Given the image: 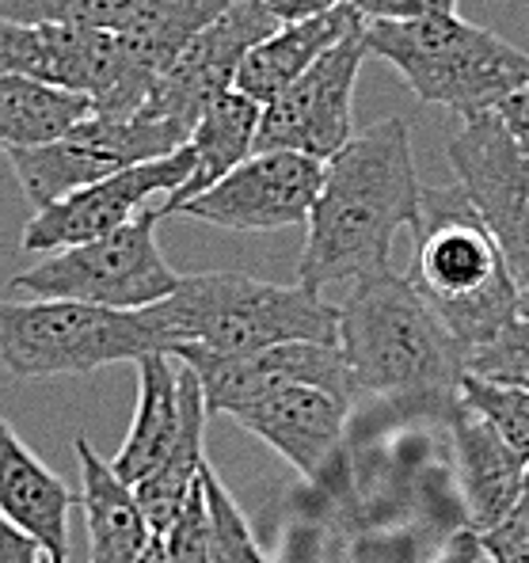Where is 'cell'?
<instances>
[{
	"label": "cell",
	"instance_id": "6da1fadb",
	"mask_svg": "<svg viewBox=\"0 0 529 563\" xmlns=\"http://www.w3.org/2000/svg\"><path fill=\"white\" fill-rule=\"evenodd\" d=\"M419 198L411 130L400 114L354 134L324 161V179L305 221L297 286L324 297V289H351L385 271L396 233L419 221Z\"/></svg>",
	"mask_w": 529,
	"mask_h": 563
},
{
	"label": "cell",
	"instance_id": "7a4b0ae2",
	"mask_svg": "<svg viewBox=\"0 0 529 563\" xmlns=\"http://www.w3.org/2000/svg\"><path fill=\"white\" fill-rule=\"evenodd\" d=\"M339 351L354 396L450 419L461 408L469 351L393 267L354 282L339 305Z\"/></svg>",
	"mask_w": 529,
	"mask_h": 563
},
{
	"label": "cell",
	"instance_id": "3957f363",
	"mask_svg": "<svg viewBox=\"0 0 529 563\" xmlns=\"http://www.w3.org/2000/svg\"><path fill=\"white\" fill-rule=\"evenodd\" d=\"M408 278L423 305L469 354L522 317L515 278L481 213L453 187H423Z\"/></svg>",
	"mask_w": 529,
	"mask_h": 563
},
{
	"label": "cell",
	"instance_id": "277c9868",
	"mask_svg": "<svg viewBox=\"0 0 529 563\" xmlns=\"http://www.w3.org/2000/svg\"><path fill=\"white\" fill-rule=\"evenodd\" d=\"M153 312L176 346H198L221 358L278 343H339L335 305L305 286H278L244 271L179 275Z\"/></svg>",
	"mask_w": 529,
	"mask_h": 563
},
{
	"label": "cell",
	"instance_id": "5b68a950",
	"mask_svg": "<svg viewBox=\"0 0 529 563\" xmlns=\"http://www.w3.org/2000/svg\"><path fill=\"white\" fill-rule=\"evenodd\" d=\"M366 54L382 57L423 103H438L458 119L487 114L529 85V54L495 31L461 15L385 23L362 31Z\"/></svg>",
	"mask_w": 529,
	"mask_h": 563
},
{
	"label": "cell",
	"instance_id": "8992f818",
	"mask_svg": "<svg viewBox=\"0 0 529 563\" xmlns=\"http://www.w3.org/2000/svg\"><path fill=\"white\" fill-rule=\"evenodd\" d=\"M168 328L148 309L85 301H0V366L12 377H85L114 362L172 354Z\"/></svg>",
	"mask_w": 529,
	"mask_h": 563
},
{
	"label": "cell",
	"instance_id": "52a82bcc",
	"mask_svg": "<svg viewBox=\"0 0 529 563\" xmlns=\"http://www.w3.org/2000/svg\"><path fill=\"white\" fill-rule=\"evenodd\" d=\"M0 77H27L85 96L92 114L122 119L145 103L153 69L114 31L0 20Z\"/></svg>",
	"mask_w": 529,
	"mask_h": 563
},
{
	"label": "cell",
	"instance_id": "ba28073f",
	"mask_svg": "<svg viewBox=\"0 0 529 563\" xmlns=\"http://www.w3.org/2000/svg\"><path fill=\"white\" fill-rule=\"evenodd\" d=\"M161 206L142 210L114 233L49 252L12 278L15 294L35 301H85L103 309H148L176 289L179 275L156 244Z\"/></svg>",
	"mask_w": 529,
	"mask_h": 563
},
{
	"label": "cell",
	"instance_id": "9c48e42d",
	"mask_svg": "<svg viewBox=\"0 0 529 563\" xmlns=\"http://www.w3.org/2000/svg\"><path fill=\"white\" fill-rule=\"evenodd\" d=\"M445 161L465 190L484 229L499 244L503 263L515 278L522 317H529V156L510 141L499 114L458 119L445 137Z\"/></svg>",
	"mask_w": 529,
	"mask_h": 563
},
{
	"label": "cell",
	"instance_id": "30bf717a",
	"mask_svg": "<svg viewBox=\"0 0 529 563\" xmlns=\"http://www.w3.org/2000/svg\"><path fill=\"white\" fill-rule=\"evenodd\" d=\"M184 145L187 137L179 130L145 119L137 111L122 114V119L88 114L69 134L46 141V145L15 148V153H8V161H12V172L27 202L43 210V206L62 202L73 190L99 184L130 164L161 161Z\"/></svg>",
	"mask_w": 529,
	"mask_h": 563
},
{
	"label": "cell",
	"instance_id": "8fae6325",
	"mask_svg": "<svg viewBox=\"0 0 529 563\" xmlns=\"http://www.w3.org/2000/svg\"><path fill=\"white\" fill-rule=\"evenodd\" d=\"M362 31L366 23L346 31L294 85H286L263 107L252 153L286 148V153H301L324 164L354 137V85H359V69L366 62Z\"/></svg>",
	"mask_w": 529,
	"mask_h": 563
},
{
	"label": "cell",
	"instance_id": "7c38bea8",
	"mask_svg": "<svg viewBox=\"0 0 529 563\" xmlns=\"http://www.w3.org/2000/svg\"><path fill=\"white\" fill-rule=\"evenodd\" d=\"M278 20L260 0H233L218 20L187 43L176 54V62L156 77L137 114L156 119L164 126L179 130L191 141L195 122L221 92H229L236 80V69L247 57V49L271 35Z\"/></svg>",
	"mask_w": 529,
	"mask_h": 563
},
{
	"label": "cell",
	"instance_id": "4fadbf2b",
	"mask_svg": "<svg viewBox=\"0 0 529 563\" xmlns=\"http://www.w3.org/2000/svg\"><path fill=\"white\" fill-rule=\"evenodd\" d=\"M324 164L286 148L252 153L233 172L187 198L172 213L206 225L233 229V233H275V229L305 225L317 202Z\"/></svg>",
	"mask_w": 529,
	"mask_h": 563
},
{
	"label": "cell",
	"instance_id": "5bb4252c",
	"mask_svg": "<svg viewBox=\"0 0 529 563\" xmlns=\"http://www.w3.org/2000/svg\"><path fill=\"white\" fill-rule=\"evenodd\" d=\"M191 168L195 153L191 145H184L172 156L130 164L99 184L73 190L62 202L35 210V218L23 229V252H62V247H77L85 240L114 233L130 218H137L153 195H176L184 179L191 176Z\"/></svg>",
	"mask_w": 529,
	"mask_h": 563
},
{
	"label": "cell",
	"instance_id": "9a60e30c",
	"mask_svg": "<svg viewBox=\"0 0 529 563\" xmlns=\"http://www.w3.org/2000/svg\"><path fill=\"white\" fill-rule=\"evenodd\" d=\"M172 358L195 369L206 396V411L213 416H233L244 404L289 385H320L354 396L351 369H346L339 343H278L267 351L236 354V358L206 354L198 346H176Z\"/></svg>",
	"mask_w": 529,
	"mask_h": 563
},
{
	"label": "cell",
	"instance_id": "2e32d148",
	"mask_svg": "<svg viewBox=\"0 0 529 563\" xmlns=\"http://www.w3.org/2000/svg\"><path fill=\"white\" fill-rule=\"evenodd\" d=\"M351 404L354 396L332 393V388L289 385L244 404L229 419L241 422L247 434H255L260 442H267L305 479H320L324 465L335 457L339 442H343Z\"/></svg>",
	"mask_w": 529,
	"mask_h": 563
},
{
	"label": "cell",
	"instance_id": "e0dca14e",
	"mask_svg": "<svg viewBox=\"0 0 529 563\" xmlns=\"http://www.w3.org/2000/svg\"><path fill=\"white\" fill-rule=\"evenodd\" d=\"M77 507L69 484L27 450L12 422L0 419V518L35 537L49 560L69 563V515Z\"/></svg>",
	"mask_w": 529,
	"mask_h": 563
},
{
	"label": "cell",
	"instance_id": "ac0fdd59",
	"mask_svg": "<svg viewBox=\"0 0 529 563\" xmlns=\"http://www.w3.org/2000/svg\"><path fill=\"white\" fill-rule=\"evenodd\" d=\"M453 461H458L461 507H465L469 529L484 533L510 510L526 479V461L495 434L487 422L461 404L450 419Z\"/></svg>",
	"mask_w": 529,
	"mask_h": 563
},
{
	"label": "cell",
	"instance_id": "d6986e66",
	"mask_svg": "<svg viewBox=\"0 0 529 563\" xmlns=\"http://www.w3.org/2000/svg\"><path fill=\"white\" fill-rule=\"evenodd\" d=\"M80 461V510L88 521V560L92 563H137L153 541V529L134 499V487L122 484L107 457H99L88 434L73 438Z\"/></svg>",
	"mask_w": 529,
	"mask_h": 563
},
{
	"label": "cell",
	"instance_id": "ffe728a7",
	"mask_svg": "<svg viewBox=\"0 0 529 563\" xmlns=\"http://www.w3.org/2000/svg\"><path fill=\"white\" fill-rule=\"evenodd\" d=\"M362 23L366 20H362L351 4L332 8V12H324V15H312V20L278 23L263 43H255L247 49L241 69H236L233 88L244 92L252 103L267 107L271 99L283 92L286 85H294L324 49H332L346 31L362 27Z\"/></svg>",
	"mask_w": 529,
	"mask_h": 563
},
{
	"label": "cell",
	"instance_id": "44dd1931",
	"mask_svg": "<svg viewBox=\"0 0 529 563\" xmlns=\"http://www.w3.org/2000/svg\"><path fill=\"white\" fill-rule=\"evenodd\" d=\"M184 422V400H179V362L172 354H145L137 362V411L130 422L126 442L119 445L107 465L122 484L134 487L172 453Z\"/></svg>",
	"mask_w": 529,
	"mask_h": 563
},
{
	"label": "cell",
	"instance_id": "7402d4cb",
	"mask_svg": "<svg viewBox=\"0 0 529 563\" xmlns=\"http://www.w3.org/2000/svg\"><path fill=\"white\" fill-rule=\"evenodd\" d=\"M260 111L263 107L252 103V99L244 92H236V88L221 92L210 107H206L202 119H198L191 130V141H187L195 153V168L176 195L164 198L161 218H168L176 206H184L187 198L202 195L206 187H213L225 172H233L236 164L252 156L255 130H260Z\"/></svg>",
	"mask_w": 529,
	"mask_h": 563
},
{
	"label": "cell",
	"instance_id": "603a6c76",
	"mask_svg": "<svg viewBox=\"0 0 529 563\" xmlns=\"http://www.w3.org/2000/svg\"><path fill=\"white\" fill-rule=\"evenodd\" d=\"M92 114L85 96L62 92V88L38 85L27 77H0V153L46 145V141L69 134L77 122Z\"/></svg>",
	"mask_w": 529,
	"mask_h": 563
},
{
	"label": "cell",
	"instance_id": "cb8c5ba5",
	"mask_svg": "<svg viewBox=\"0 0 529 563\" xmlns=\"http://www.w3.org/2000/svg\"><path fill=\"white\" fill-rule=\"evenodd\" d=\"M229 4L233 0H145L114 35L126 38L153 69V77H161L176 62L179 49L191 43L198 31L210 27Z\"/></svg>",
	"mask_w": 529,
	"mask_h": 563
},
{
	"label": "cell",
	"instance_id": "d4e9b609",
	"mask_svg": "<svg viewBox=\"0 0 529 563\" xmlns=\"http://www.w3.org/2000/svg\"><path fill=\"white\" fill-rule=\"evenodd\" d=\"M461 404L476 411L529 465V388L465 374L461 377Z\"/></svg>",
	"mask_w": 529,
	"mask_h": 563
},
{
	"label": "cell",
	"instance_id": "484cf974",
	"mask_svg": "<svg viewBox=\"0 0 529 563\" xmlns=\"http://www.w3.org/2000/svg\"><path fill=\"white\" fill-rule=\"evenodd\" d=\"M206 495V510H210V552L213 563H267L260 541H255L252 526H247L241 503L229 495V487L221 484V476L210 468V461H202L198 468Z\"/></svg>",
	"mask_w": 529,
	"mask_h": 563
},
{
	"label": "cell",
	"instance_id": "4316f807",
	"mask_svg": "<svg viewBox=\"0 0 529 563\" xmlns=\"http://www.w3.org/2000/svg\"><path fill=\"white\" fill-rule=\"evenodd\" d=\"M142 4L145 0H0V20L119 31Z\"/></svg>",
	"mask_w": 529,
	"mask_h": 563
},
{
	"label": "cell",
	"instance_id": "83f0119b",
	"mask_svg": "<svg viewBox=\"0 0 529 563\" xmlns=\"http://www.w3.org/2000/svg\"><path fill=\"white\" fill-rule=\"evenodd\" d=\"M469 374L499 380V385L529 388V317H518L492 343L469 354Z\"/></svg>",
	"mask_w": 529,
	"mask_h": 563
},
{
	"label": "cell",
	"instance_id": "f1b7e54d",
	"mask_svg": "<svg viewBox=\"0 0 529 563\" xmlns=\"http://www.w3.org/2000/svg\"><path fill=\"white\" fill-rule=\"evenodd\" d=\"M164 552L172 563H213L210 552V510H206L202 479L191 487L187 503L179 507V515L172 518V526L161 533Z\"/></svg>",
	"mask_w": 529,
	"mask_h": 563
},
{
	"label": "cell",
	"instance_id": "f546056e",
	"mask_svg": "<svg viewBox=\"0 0 529 563\" xmlns=\"http://www.w3.org/2000/svg\"><path fill=\"white\" fill-rule=\"evenodd\" d=\"M476 537H481L487 563H529V468L522 479V492L510 503L507 515Z\"/></svg>",
	"mask_w": 529,
	"mask_h": 563
},
{
	"label": "cell",
	"instance_id": "4dcf8cb0",
	"mask_svg": "<svg viewBox=\"0 0 529 563\" xmlns=\"http://www.w3.org/2000/svg\"><path fill=\"white\" fill-rule=\"evenodd\" d=\"M351 8L366 23H408V20H434V15H458V0H351Z\"/></svg>",
	"mask_w": 529,
	"mask_h": 563
},
{
	"label": "cell",
	"instance_id": "1f68e13d",
	"mask_svg": "<svg viewBox=\"0 0 529 563\" xmlns=\"http://www.w3.org/2000/svg\"><path fill=\"white\" fill-rule=\"evenodd\" d=\"M495 114H499V122L507 126L510 141L529 156V85H522L515 96L503 99V103L495 107Z\"/></svg>",
	"mask_w": 529,
	"mask_h": 563
},
{
	"label": "cell",
	"instance_id": "d6a6232c",
	"mask_svg": "<svg viewBox=\"0 0 529 563\" xmlns=\"http://www.w3.org/2000/svg\"><path fill=\"white\" fill-rule=\"evenodd\" d=\"M46 552L38 549L35 537L15 529L8 518H0V563H43Z\"/></svg>",
	"mask_w": 529,
	"mask_h": 563
},
{
	"label": "cell",
	"instance_id": "836d02e7",
	"mask_svg": "<svg viewBox=\"0 0 529 563\" xmlns=\"http://www.w3.org/2000/svg\"><path fill=\"white\" fill-rule=\"evenodd\" d=\"M278 23H297V20H312V15H324L332 8H343L351 0H260Z\"/></svg>",
	"mask_w": 529,
	"mask_h": 563
},
{
	"label": "cell",
	"instance_id": "e575fe53",
	"mask_svg": "<svg viewBox=\"0 0 529 563\" xmlns=\"http://www.w3.org/2000/svg\"><path fill=\"white\" fill-rule=\"evenodd\" d=\"M431 563H487V560L481 549V537L465 526V529H458V533H450V541L442 544V552H438Z\"/></svg>",
	"mask_w": 529,
	"mask_h": 563
},
{
	"label": "cell",
	"instance_id": "d590c367",
	"mask_svg": "<svg viewBox=\"0 0 529 563\" xmlns=\"http://www.w3.org/2000/svg\"><path fill=\"white\" fill-rule=\"evenodd\" d=\"M137 563H172V560H168V552H164V541H161L156 533H153V541H148L145 549H142V556H137Z\"/></svg>",
	"mask_w": 529,
	"mask_h": 563
},
{
	"label": "cell",
	"instance_id": "8d00e7d4",
	"mask_svg": "<svg viewBox=\"0 0 529 563\" xmlns=\"http://www.w3.org/2000/svg\"><path fill=\"white\" fill-rule=\"evenodd\" d=\"M43 563H62V560H49V556H46V560H43Z\"/></svg>",
	"mask_w": 529,
	"mask_h": 563
}]
</instances>
